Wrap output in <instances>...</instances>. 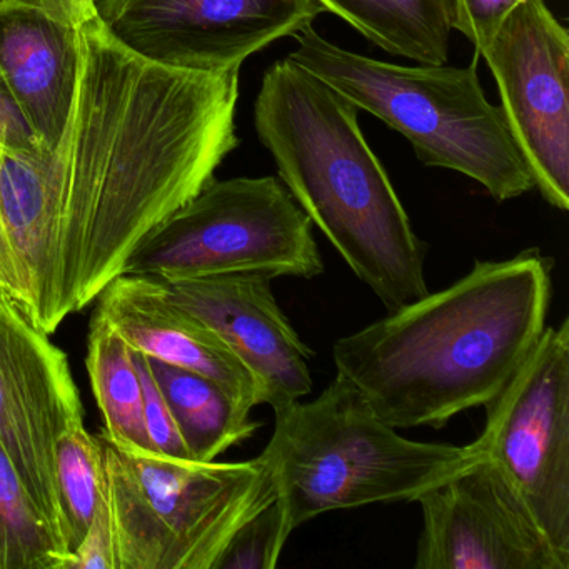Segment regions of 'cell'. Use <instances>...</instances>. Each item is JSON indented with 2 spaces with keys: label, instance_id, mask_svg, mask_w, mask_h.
I'll use <instances>...</instances> for the list:
<instances>
[{
  "label": "cell",
  "instance_id": "obj_1",
  "mask_svg": "<svg viewBox=\"0 0 569 569\" xmlns=\"http://www.w3.org/2000/svg\"><path fill=\"white\" fill-rule=\"evenodd\" d=\"M238 99L239 71L166 68L119 44L99 19L79 29L74 101L46 162L69 316L216 179L241 144Z\"/></svg>",
  "mask_w": 569,
  "mask_h": 569
},
{
  "label": "cell",
  "instance_id": "obj_2",
  "mask_svg": "<svg viewBox=\"0 0 569 569\" xmlns=\"http://www.w3.org/2000/svg\"><path fill=\"white\" fill-rule=\"evenodd\" d=\"M555 261L538 248L476 261L438 292L338 339L336 375L396 429L445 428L488 405L546 329Z\"/></svg>",
  "mask_w": 569,
  "mask_h": 569
},
{
  "label": "cell",
  "instance_id": "obj_3",
  "mask_svg": "<svg viewBox=\"0 0 569 569\" xmlns=\"http://www.w3.org/2000/svg\"><path fill=\"white\" fill-rule=\"evenodd\" d=\"M254 126L289 194L388 312L428 295L425 244L348 99L286 58L262 78Z\"/></svg>",
  "mask_w": 569,
  "mask_h": 569
},
{
  "label": "cell",
  "instance_id": "obj_4",
  "mask_svg": "<svg viewBox=\"0 0 569 569\" xmlns=\"http://www.w3.org/2000/svg\"><path fill=\"white\" fill-rule=\"evenodd\" d=\"M272 411L274 431L262 456L292 529L338 509L415 502L482 458L475 442L405 438L339 375L312 401Z\"/></svg>",
  "mask_w": 569,
  "mask_h": 569
},
{
  "label": "cell",
  "instance_id": "obj_5",
  "mask_svg": "<svg viewBox=\"0 0 569 569\" xmlns=\"http://www.w3.org/2000/svg\"><path fill=\"white\" fill-rule=\"evenodd\" d=\"M292 38L291 61L331 86L358 111L399 132L422 164L472 179L496 202L535 189L501 108L486 99L478 58L466 68L399 66L346 51L312 26Z\"/></svg>",
  "mask_w": 569,
  "mask_h": 569
},
{
  "label": "cell",
  "instance_id": "obj_6",
  "mask_svg": "<svg viewBox=\"0 0 569 569\" xmlns=\"http://www.w3.org/2000/svg\"><path fill=\"white\" fill-rule=\"evenodd\" d=\"M99 438L114 569H216L238 529L278 498L262 455L199 462L132 455Z\"/></svg>",
  "mask_w": 569,
  "mask_h": 569
},
{
  "label": "cell",
  "instance_id": "obj_7",
  "mask_svg": "<svg viewBox=\"0 0 569 569\" xmlns=\"http://www.w3.org/2000/svg\"><path fill=\"white\" fill-rule=\"evenodd\" d=\"M238 272H325L312 222L279 178L212 179L146 234L122 274L174 281Z\"/></svg>",
  "mask_w": 569,
  "mask_h": 569
},
{
  "label": "cell",
  "instance_id": "obj_8",
  "mask_svg": "<svg viewBox=\"0 0 569 569\" xmlns=\"http://www.w3.org/2000/svg\"><path fill=\"white\" fill-rule=\"evenodd\" d=\"M476 448L569 562V319L541 338L488 402Z\"/></svg>",
  "mask_w": 569,
  "mask_h": 569
},
{
  "label": "cell",
  "instance_id": "obj_9",
  "mask_svg": "<svg viewBox=\"0 0 569 569\" xmlns=\"http://www.w3.org/2000/svg\"><path fill=\"white\" fill-rule=\"evenodd\" d=\"M325 12L318 0H98L99 22L119 44L192 72L241 71Z\"/></svg>",
  "mask_w": 569,
  "mask_h": 569
},
{
  "label": "cell",
  "instance_id": "obj_10",
  "mask_svg": "<svg viewBox=\"0 0 569 569\" xmlns=\"http://www.w3.org/2000/svg\"><path fill=\"white\" fill-rule=\"evenodd\" d=\"M79 425L84 408L68 355L0 292V442L68 556L56 452Z\"/></svg>",
  "mask_w": 569,
  "mask_h": 569
},
{
  "label": "cell",
  "instance_id": "obj_11",
  "mask_svg": "<svg viewBox=\"0 0 569 569\" xmlns=\"http://www.w3.org/2000/svg\"><path fill=\"white\" fill-rule=\"evenodd\" d=\"M509 131L535 188L569 209V34L545 0H521L485 51Z\"/></svg>",
  "mask_w": 569,
  "mask_h": 569
},
{
  "label": "cell",
  "instance_id": "obj_12",
  "mask_svg": "<svg viewBox=\"0 0 569 569\" xmlns=\"http://www.w3.org/2000/svg\"><path fill=\"white\" fill-rule=\"evenodd\" d=\"M415 502L416 569H569L485 455Z\"/></svg>",
  "mask_w": 569,
  "mask_h": 569
},
{
  "label": "cell",
  "instance_id": "obj_13",
  "mask_svg": "<svg viewBox=\"0 0 569 569\" xmlns=\"http://www.w3.org/2000/svg\"><path fill=\"white\" fill-rule=\"evenodd\" d=\"M179 308L214 329L254 375L272 409L311 395L312 351L272 295V278L256 272L161 281Z\"/></svg>",
  "mask_w": 569,
  "mask_h": 569
},
{
  "label": "cell",
  "instance_id": "obj_14",
  "mask_svg": "<svg viewBox=\"0 0 569 569\" xmlns=\"http://www.w3.org/2000/svg\"><path fill=\"white\" fill-rule=\"evenodd\" d=\"M96 312L124 336L134 351L198 372L252 412L264 392L224 339L162 291L158 279L119 274L98 296Z\"/></svg>",
  "mask_w": 569,
  "mask_h": 569
},
{
  "label": "cell",
  "instance_id": "obj_15",
  "mask_svg": "<svg viewBox=\"0 0 569 569\" xmlns=\"http://www.w3.org/2000/svg\"><path fill=\"white\" fill-rule=\"evenodd\" d=\"M79 29L36 9L0 6V79L44 152L54 151L71 114Z\"/></svg>",
  "mask_w": 569,
  "mask_h": 569
},
{
  "label": "cell",
  "instance_id": "obj_16",
  "mask_svg": "<svg viewBox=\"0 0 569 569\" xmlns=\"http://www.w3.org/2000/svg\"><path fill=\"white\" fill-rule=\"evenodd\" d=\"M148 358L192 461H216L231 446L252 438L259 421L211 379Z\"/></svg>",
  "mask_w": 569,
  "mask_h": 569
},
{
  "label": "cell",
  "instance_id": "obj_17",
  "mask_svg": "<svg viewBox=\"0 0 569 569\" xmlns=\"http://www.w3.org/2000/svg\"><path fill=\"white\" fill-rule=\"evenodd\" d=\"M382 51L418 64H448L451 0H318Z\"/></svg>",
  "mask_w": 569,
  "mask_h": 569
},
{
  "label": "cell",
  "instance_id": "obj_18",
  "mask_svg": "<svg viewBox=\"0 0 569 569\" xmlns=\"http://www.w3.org/2000/svg\"><path fill=\"white\" fill-rule=\"evenodd\" d=\"M86 366L104 419L102 438L122 451L152 455L134 349L99 312H94L89 326Z\"/></svg>",
  "mask_w": 569,
  "mask_h": 569
},
{
  "label": "cell",
  "instance_id": "obj_19",
  "mask_svg": "<svg viewBox=\"0 0 569 569\" xmlns=\"http://www.w3.org/2000/svg\"><path fill=\"white\" fill-rule=\"evenodd\" d=\"M68 558L0 442V569H64Z\"/></svg>",
  "mask_w": 569,
  "mask_h": 569
},
{
  "label": "cell",
  "instance_id": "obj_20",
  "mask_svg": "<svg viewBox=\"0 0 569 569\" xmlns=\"http://www.w3.org/2000/svg\"><path fill=\"white\" fill-rule=\"evenodd\" d=\"M56 475L64 518L66 545L72 555L88 532L104 496V449L101 438L91 435L86 425L64 432L56 452Z\"/></svg>",
  "mask_w": 569,
  "mask_h": 569
},
{
  "label": "cell",
  "instance_id": "obj_21",
  "mask_svg": "<svg viewBox=\"0 0 569 569\" xmlns=\"http://www.w3.org/2000/svg\"><path fill=\"white\" fill-rule=\"evenodd\" d=\"M292 531L284 505L276 498L238 529L216 569H274Z\"/></svg>",
  "mask_w": 569,
  "mask_h": 569
},
{
  "label": "cell",
  "instance_id": "obj_22",
  "mask_svg": "<svg viewBox=\"0 0 569 569\" xmlns=\"http://www.w3.org/2000/svg\"><path fill=\"white\" fill-rule=\"evenodd\" d=\"M134 361L141 376L144 425L152 455L171 459H191L168 401L152 376L148 358L142 352L134 351Z\"/></svg>",
  "mask_w": 569,
  "mask_h": 569
},
{
  "label": "cell",
  "instance_id": "obj_23",
  "mask_svg": "<svg viewBox=\"0 0 569 569\" xmlns=\"http://www.w3.org/2000/svg\"><path fill=\"white\" fill-rule=\"evenodd\" d=\"M519 2L521 0H451L452 28L475 46V58L479 59L506 16Z\"/></svg>",
  "mask_w": 569,
  "mask_h": 569
},
{
  "label": "cell",
  "instance_id": "obj_24",
  "mask_svg": "<svg viewBox=\"0 0 569 569\" xmlns=\"http://www.w3.org/2000/svg\"><path fill=\"white\" fill-rule=\"evenodd\" d=\"M64 569H114L112 526L108 499H106V486L104 496L96 509L94 519L78 548L66 561Z\"/></svg>",
  "mask_w": 569,
  "mask_h": 569
},
{
  "label": "cell",
  "instance_id": "obj_25",
  "mask_svg": "<svg viewBox=\"0 0 569 569\" xmlns=\"http://www.w3.org/2000/svg\"><path fill=\"white\" fill-rule=\"evenodd\" d=\"M0 6L36 9L76 29L98 19V0H0Z\"/></svg>",
  "mask_w": 569,
  "mask_h": 569
},
{
  "label": "cell",
  "instance_id": "obj_26",
  "mask_svg": "<svg viewBox=\"0 0 569 569\" xmlns=\"http://www.w3.org/2000/svg\"><path fill=\"white\" fill-rule=\"evenodd\" d=\"M0 144L11 146V148L39 149V151H42L38 142L32 138L21 112L12 102L2 79H0Z\"/></svg>",
  "mask_w": 569,
  "mask_h": 569
},
{
  "label": "cell",
  "instance_id": "obj_27",
  "mask_svg": "<svg viewBox=\"0 0 569 569\" xmlns=\"http://www.w3.org/2000/svg\"><path fill=\"white\" fill-rule=\"evenodd\" d=\"M0 292H4L9 298L14 299L19 308L28 315V295H26L21 269H19L11 242L6 236L2 221H0Z\"/></svg>",
  "mask_w": 569,
  "mask_h": 569
}]
</instances>
